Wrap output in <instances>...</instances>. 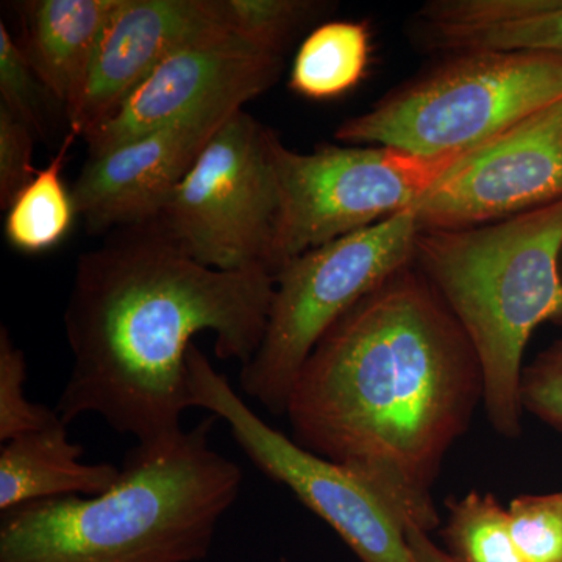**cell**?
<instances>
[{"instance_id": "6da1fadb", "label": "cell", "mask_w": 562, "mask_h": 562, "mask_svg": "<svg viewBox=\"0 0 562 562\" xmlns=\"http://www.w3.org/2000/svg\"><path fill=\"white\" fill-rule=\"evenodd\" d=\"M483 394L471 341L413 262L322 336L286 416L299 446L371 484L406 530L430 532L432 487Z\"/></svg>"}, {"instance_id": "7a4b0ae2", "label": "cell", "mask_w": 562, "mask_h": 562, "mask_svg": "<svg viewBox=\"0 0 562 562\" xmlns=\"http://www.w3.org/2000/svg\"><path fill=\"white\" fill-rule=\"evenodd\" d=\"M273 292V273L206 268L155 221L121 228L77 265L65 312L72 371L55 412L68 425L94 414L136 442L177 435L192 408V339L213 333L216 357L243 368L260 349Z\"/></svg>"}, {"instance_id": "3957f363", "label": "cell", "mask_w": 562, "mask_h": 562, "mask_svg": "<svg viewBox=\"0 0 562 562\" xmlns=\"http://www.w3.org/2000/svg\"><path fill=\"white\" fill-rule=\"evenodd\" d=\"M216 417L136 442L117 482L92 497L0 513V562H198L241 492L244 473L211 447Z\"/></svg>"}, {"instance_id": "277c9868", "label": "cell", "mask_w": 562, "mask_h": 562, "mask_svg": "<svg viewBox=\"0 0 562 562\" xmlns=\"http://www.w3.org/2000/svg\"><path fill=\"white\" fill-rule=\"evenodd\" d=\"M562 199L465 228H420L414 266L452 312L483 373V405L505 438L522 432L520 380L536 328L562 322Z\"/></svg>"}, {"instance_id": "5b68a950", "label": "cell", "mask_w": 562, "mask_h": 562, "mask_svg": "<svg viewBox=\"0 0 562 562\" xmlns=\"http://www.w3.org/2000/svg\"><path fill=\"white\" fill-rule=\"evenodd\" d=\"M344 121L336 139L419 157L468 154L562 99V57L464 52Z\"/></svg>"}, {"instance_id": "8992f818", "label": "cell", "mask_w": 562, "mask_h": 562, "mask_svg": "<svg viewBox=\"0 0 562 562\" xmlns=\"http://www.w3.org/2000/svg\"><path fill=\"white\" fill-rule=\"evenodd\" d=\"M420 224L414 209L294 258L276 276L260 349L239 373L244 394L286 414L303 364L333 324L414 262Z\"/></svg>"}, {"instance_id": "52a82bcc", "label": "cell", "mask_w": 562, "mask_h": 562, "mask_svg": "<svg viewBox=\"0 0 562 562\" xmlns=\"http://www.w3.org/2000/svg\"><path fill=\"white\" fill-rule=\"evenodd\" d=\"M279 190L269 269L413 209L464 154L427 158L383 146L292 150L268 131Z\"/></svg>"}, {"instance_id": "ba28073f", "label": "cell", "mask_w": 562, "mask_h": 562, "mask_svg": "<svg viewBox=\"0 0 562 562\" xmlns=\"http://www.w3.org/2000/svg\"><path fill=\"white\" fill-rule=\"evenodd\" d=\"M266 135L244 109L235 111L154 220L206 268L271 272L279 190Z\"/></svg>"}, {"instance_id": "9c48e42d", "label": "cell", "mask_w": 562, "mask_h": 562, "mask_svg": "<svg viewBox=\"0 0 562 562\" xmlns=\"http://www.w3.org/2000/svg\"><path fill=\"white\" fill-rule=\"evenodd\" d=\"M192 408L231 428L251 464L330 525L361 562H416L406 528L371 484L299 446L258 416L198 346L188 351Z\"/></svg>"}, {"instance_id": "30bf717a", "label": "cell", "mask_w": 562, "mask_h": 562, "mask_svg": "<svg viewBox=\"0 0 562 562\" xmlns=\"http://www.w3.org/2000/svg\"><path fill=\"white\" fill-rule=\"evenodd\" d=\"M561 199L562 99L462 155L413 209L420 228H465Z\"/></svg>"}, {"instance_id": "8fae6325", "label": "cell", "mask_w": 562, "mask_h": 562, "mask_svg": "<svg viewBox=\"0 0 562 562\" xmlns=\"http://www.w3.org/2000/svg\"><path fill=\"white\" fill-rule=\"evenodd\" d=\"M281 57L251 49L238 36L201 41L173 52L88 136L90 157L216 106H236L279 79Z\"/></svg>"}, {"instance_id": "7c38bea8", "label": "cell", "mask_w": 562, "mask_h": 562, "mask_svg": "<svg viewBox=\"0 0 562 562\" xmlns=\"http://www.w3.org/2000/svg\"><path fill=\"white\" fill-rule=\"evenodd\" d=\"M231 33L214 0H117L66 109L70 131L88 138L173 52Z\"/></svg>"}, {"instance_id": "4fadbf2b", "label": "cell", "mask_w": 562, "mask_h": 562, "mask_svg": "<svg viewBox=\"0 0 562 562\" xmlns=\"http://www.w3.org/2000/svg\"><path fill=\"white\" fill-rule=\"evenodd\" d=\"M236 106H216L88 158L72 188L91 232L157 220L201 151Z\"/></svg>"}, {"instance_id": "5bb4252c", "label": "cell", "mask_w": 562, "mask_h": 562, "mask_svg": "<svg viewBox=\"0 0 562 562\" xmlns=\"http://www.w3.org/2000/svg\"><path fill=\"white\" fill-rule=\"evenodd\" d=\"M422 46L447 55L527 52L562 57V0H432L414 18Z\"/></svg>"}, {"instance_id": "9a60e30c", "label": "cell", "mask_w": 562, "mask_h": 562, "mask_svg": "<svg viewBox=\"0 0 562 562\" xmlns=\"http://www.w3.org/2000/svg\"><path fill=\"white\" fill-rule=\"evenodd\" d=\"M85 449L69 439L68 424L58 416L47 427L2 443L0 513L52 498L92 497L117 482L121 468L110 462H81Z\"/></svg>"}, {"instance_id": "2e32d148", "label": "cell", "mask_w": 562, "mask_h": 562, "mask_svg": "<svg viewBox=\"0 0 562 562\" xmlns=\"http://www.w3.org/2000/svg\"><path fill=\"white\" fill-rule=\"evenodd\" d=\"M117 0H33L21 5V47L52 98L68 109Z\"/></svg>"}, {"instance_id": "e0dca14e", "label": "cell", "mask_w": 562, "mask_h": 562, "mask_svg": "<svg viewBox=\"0 0 562 562\" xmlns=\"http://www.w3.org/2000/svg\"><path fill=\"white\" fill-rule=\"evenodd\" d=\"M371 47V32L364 22H325L299 47L291 69V90L313 101L346 94L364 79Z\"/></svg>"}, {"instance_id": "ac0fdd59", "label": "cell", "mask_w": 562, "mask_h": 562, "mask_svg": "<svg viewBox=\"0 0 562 562\" xmlns=\"http://www.w3.org/2000/svg\"><path fill=\"white\" fill-rule=\"evenodd\" d=\"M76 136L79 135L69 131L49 165L36 171L7 209V239L22 254L54 249L69 235L79 216L72 191L63 180V162Z\"/></svg>"}, {"instance_id": "d6986e66", "label": "cell", "mask_w": 562, "mask_h": 562, "mask_svg": "<svg viewBox=\"0 0 562 562\" xmlns=\"http://www.w3.org/2000/svg\"><path fill=\"white\" fill-rule=\"evenodd\" d=\"M443 539L458 562H525L512 530L509 509L494 494L471 491L449 501Z\"/></svg>"}, {"instance_id": "ffe728a7", "label": "cell", "mask_w": 562, "mask_h": 562, "mask_svg": "<svg viewBox=\"0 0 562 562\" xmlns=\"http://www.w3.org/2000/svg\"><path fill=\"white\" fill-rule=\"evenodd\" d=\"M221 20L251 49L281 57L288 41L322 9L312 0H214Z\"/></svg>"}, {"instance_id": "44dd1931", "label": "cell", "mask_w": 562, "mask_h": 562, "mask_svg": "<svg viewBox=\"0 0 562 562\" xmlns=\"http://www.w3.org/2000/svg\"><path fill=\"white\" fill-rule=\"evenodd\" d=\"M27 362L5 327L0 328V442L38 431L58 419V413L25 397Z\"/></svg>"}, {"instance_id": "7402d4cb", "label": "cell", "mask_w": 562, "mask_h": 562, "mask_svg": "<svg viewBox=\"0 0 562 562\" xmlns=\"http://www.w3.org/2000/svg\"><path fill=\"white\" fill-rule=\"evenodd\" d=\"M508 509L525 562H562V492L519 495Z\"/></svg>"}, {"instance_id": "603a6c76", "label": "cell", "mask_w": 562, "mask_h": 562, "mask_svg": "<svg viewBox=\"0 0 562 562\" xmlns=\"http://www.w3.org/2000/svg\"><path fill=\"white\" fill-rule=\"evenodd\" d=\"M46 95L52 98L32 69L21 44L11 36L5 22H0V105L16 114L35 135H43Z\"/></svg>"}, {"instance_id": "cb8c5ba5", "label": "cell", "mask_w": 562, "mask_h": 562, "mask_svg": "<svg viewBox=\"0 0 562 562\" xmlns=\"http://www.w3.org/2000/svg\"><path fill=\"white\" fill-rule=\"evenodd\" d=\"M520 403L524 412L562 432V336L524 368Z\"/></svg>"}, {"instance_id": "d4e9b609", "label": "cell", "mask_w": 562, "mask_h": 562, "mask_svg": "<svg viewBox=\"0 0 562 562\" xmlns=\"http://www.w3.org/2000/svg\"><path fill=\"white\" fill-rule=\"evenodd\" d=\"M35 132L16 114L0 105V205L9 209L18 194L35 177L33 140Z\"/></svg>"}, {"instance_id": "484cf974", "label": "cell", "mask_w": 562, "mask_h": 562, "mask_svg": "<svg viewBox=\"0 0 562 562\" xmlns=\"http://www.w3.org/2000/svg\"><path fill=\"white\" fill-rule=\"evenodd\" d=\"M409 549L413 550L416 562H458L452 554L443 552L435 542L431 541L428 532L408 528L406 530Z\"/></svg>"}, {"instance_id": "4316f807", "label": "cell", "mask_w": 562, "mask_h": 562, "mask_svg": "<svg viewBox=\"0 0 562 562\" xmlns=\"http://www.w3.org/2000/svg\"><path fill=\"white\" fill-rule=\"evenodd\" d=\"M561 272H562V258H561Z\"/></svg>"}]
</instances>
